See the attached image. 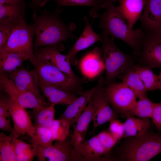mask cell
I'll return each mask as SVG.
<instances>
[{
	"instance_id": "obj_1",
	"label": "cell",
	"mask_w": 161,
	"mask_h": 161,
	"mask_svg": "<svg viewBox=\"0 0 161 161\" xmlns=\"http://www.w3.org/2000/svg\"><path fill=\"white\" fill-rule=\"evenodd\" d=\"M64 10L56 7L51 13L47 9H40L33 12L32 24L34 30L35 38L34 51L45 46L66 42L69 39L76 38L73 33L76 27L73 23L68 25L62 20L61 14Z\"/></svg>"
},
{
	"instance_id": "obj_2",
	"label": "cell",
	"mask_w": 161,
	"mask_h": 161,
	"mask_svg": "<svg viewBox=\"0 0 161 161\" xmlns=\"http://www.w3.org/2000/svg\"><path fill=\"white\" fill-rule=\"evenodd\" d=\"M106 10L99 15L98 26L102 32L112 39H119L132 49V53L139 56L145 39V33L141 27L131 29L119 9L118 6L110 2L106 6Z\"/></svg>"
},
{
	"instance_id": "obj_3",
	"label": "cell",
	"mask_w": 161,
	"mask_h": 161,
	"mask_svg": "<svg viewBox=\"0 0 161 161\" xmlns=\"http://www.w3.org/2000/svg\"><path fill=\"white\" fill-rule=\"evenodd\" d=\"M161 153V135L149 132L126 141L117 149L113 160L148 161Z\"/></svg>"
},
{
	"instance_id": "obj_4",
	"label": "cell",
	"mask_w": 161,
	"mask_h": 161,
	"mask_svg": "<svg viewBox=\"0 0 161 161\" xmlns=\"http://www.w3.org/2000/svg\"><path fill=\"white\" fill-rule=\"evenodd\" d=\"M101 50L103 58L106 76L104 86L113 82L119 76L133 68L138 56L132 53L126 54L120 50L109 35L102 32L101 34Z\"/></svg>"
},
{
	"instance_id": "obj_5",
	"label": "cell",
	"mask_w": 161,
	"mask_h": 161,
	"mask_svg": "<svg viewBox=\"0 0 161 161\" xmlns=\"http://www.w3.org/2000/svg\"><path fill=\"white\" fill-rule=\"evenodd\" d=\"M32 64V70L38 80L70 92L78 96L83 91L84 80L79 77L71 76L55 66L34 54Z\"/></svg>"
},
{
	"instance_id": "obj_6",
	"label": "cell",
	"mask_w": 161,
	"mask_h": 161,
	"mask_svg": "<svg viewBox=\"0 0 161 161\" xmlns=\"http://www.w3.org/2000/svg\"><path fill=\"white\" fill-rule=\"evenodd\" d=\"M34 30L31 23L21 24L13 30L0 52L19 53L27 56L32 63L35 57L33 49Z\"/></svg>"
},
{
	"instance_id": "obj_7",
	"label": "cell",
	"mask_w": 161,
	"mask_h": 161,
	"mask_svg": "<svg viewBox=\"0 0 161 161\" xmlns=\"http://www.w3.org/2000/svg\"><path fill=\"white\" fill-rule=\"evenodd\" d=\"M104 89L110 104L114 111L126 117L131 112L136 102L137 95L123 83L104 86Z\"/></svg>"
},
{
	"instance_id": "obj_8",
	"label": "cell",
	"mask_w": 161,
	"mask_h": 161,
	"mask_svg": "<svg viewBox=\"0 0 161 161\" xmlns=\"http://www.w3.org/2000/svg\"><path fill=\"white\" fill-rule=\"evenodd\" d=\"M35 156L39 161H83L67 138L56 141L52 145L44 147L33 144Z\"/></svg>"
},
{
	"instance_id": "obj_9",
	"label": "cell",
	"mask_w": 161,
	"mask_h": 161,
	"mask_svg": "<svg viewBox=\"0 0 161 161\" xmlns=\"http://www.w3.org/2000/svg\"><path fill=\"white\" fill-rule=\"evenodd\" d=\"M0 88L1 90L8 94L16 103L25 108L38 110L50 104L30 92L20 89L5 74H0Z\"/></svg>"
},
{
	"instance_id": "obj_10",
	"label": "cell",
	"mask_w": 161,
	"mask_h": 161,
	"mask_svg": "<svg viewBox=\"0 0 161 161\" xmlns=\"http://www.w3.org/2000/svg\"><path fill=\"white\" fill-rule=\"evenodd\" d=\"M137 60L141 65L151 68L161 67V34L154 32H145L140 54Z\"/></svg>"
},
{
	"instance_id": "obj_11",
	"label": "cell",
	"mask_w": 161,
	"mask_h": 161,
	"mask_svg": "<svg viewBox=\"0 0 161 161\" xmlns=\"http://www.w3.org/2000/svg\"><path fill=\"white\" fill-rule=\"evenodd\" d=\"M103 85L93 95L92 100L93 106L92 132H94L100 126L111 120L117 119L114 111L111 107Z\"/></svg>"
},
{
	"instance_id": "obj_12",
	"label": "cell",
	"mask_w": 161,
	"mask_h": 161,
	"mask_svg": "<svg viewBox=\"0 0 161 161\" xmlns=\"http://www.w3.org/2000/svg\"><path fill=\"white\" fill-rule=\"evenodd\" d=\"M104 80L103 77H101L95 86L83 91L74 101L68 105L63 114L58 118L67 120L71 127L72 126L77 122L93 95L104 85Z\"/></svg>"
},
{
	"instance_id": "obj_13",
	"label": "cell",
	"mask_w": 161,
	"mask_h": 161,
	"mask_svg": "<svg viewBox=\"0 0 161 161\" xmlns=\"http://www.w3.org/2000/svg\"><path fill=\"white\" fill-rule=\"evenodd\" d=\"M59 44L40 48L34 50V53L68 75L74 78L78 77L72 70L71 63L66 55L61 53L58 46Z\"/></svg>"
},
{
	"instance_id": "obj_14",
	"label": "cell",
	"mask_w": 161,
	"mask_h": 161,
	"mask_svg": "<svg viewBox=\"0 0 161 161\" xmlns=\"http://www.w3.org/2000/svg\"><path fill=\"white\" fill-rule=\"evenodd\" d=\"M79 68L87 79L92 80L100 75L105 69L101 49L95 47L84 55L80 61Z\"/></svg>"
},
{
	"instance_id": "obj_15",
	"label": "cell",
	"mask_w": 161,
	"mask_h": 161,
	"mask_svg": "<svg viewBox=\"0 0 161 161\" xmlns=\"http://www.w3.org/2000/svg\"><path fill=\"white\" fill-rule=\"evenodd\" d=\"M5 75L20 89L30 92L38 97L46 100L41 93L38 80L32 70L30 71L22 66Z\"/></svg>"
},
{
	"instance_id": "obj_16",
	"label": "cell",
	"mask_w": 161,
	"mask_h": 161,
	"mask_svg": "<svg viewBox=\"0 0 161 161\" xmlns=\"http://www.w3.org/2000/svg\"><path fill=\"white\" fill-rule=\"evenodd\" d=\"M83 19L85 25L83 32L66 55L71 64H75L77 63L76 55L77 53L89 47L97 42H101L102 41L101 34L96 33L92 29V24L94 20L90 23L87 17H84Z\"/></svg>"
},
{
	"instance_id": "obj_17",
	"label": "cell",
	"mask_w": 161,
	"mask_h": 161,
	"mask_svg": "<svg viewBox=\"0 0 161 161\" xmlns=\"http://www.w3.org/2000/svg\"><path fill=\"white\" fill-rule=\"evenodd\" d=\"M140 20L141 28L146 32L160 33L161 28V0H146Z\"/></svg>"
},
{
	"instance_id": "obj_18",
	"label": "cell",
	"mask_w": 161,
	"mask_h": 161,
	"mask_svg": "<svg viewBox=\"0 0 161 161\" xmlns=\"http://www.w3.org/2000/svg\"><path fill=\"white\" fill-rule=\"evenodd\" d=\"M25 108L16 103L10 96L9 112L14 123L16 133L20 134H27L30 137L35 128Z\"/></svg>"
},
{
	"instance_id": "obj_19",
	"label": "cell",
	"mask_w": 161,
	"mask_h": 161,
	"mask_svg": "<svg viewBox=\"0 0 161 161\" xmlns=\"http://www.w3.org/2000/svg\"><path fill=\"white\" fill-rule=\"evenodd\" d=\"M93 112L92 98L77 122L72 126L73 131L70 140L75 150L85 140L89 125L92 121Z\"/></svg>"
},
{
	"instance_id": "obj_20",
	"label": "cell",
	"mask_w": 161,
	"mask_h": 161,
	"mask_svg": "<svg viewBox=\"0 0 161 161\" xmlns=\"http://www.w3.org/2000/svg\"><path fill=\"white\" fill-rule=\"evenodd\" d=\"M76 150L83 161H107L103 156L107 153L96 135L83 141Z\"/></svg>"
},
{
	"instance_id": "obj_21",
	"label": "cell",
	"mask_w": 161,
	"mask_h": 161,
	"mask_svg": "<svg viewBox=\"0 0 161 161\" xmlns=\"http://www.w3.org/2000/svg\"><path fill=\"white\" fill-rule=\"evenodd\" d=\"M119 10L125 18L129 27L133 29L140 20L146 3V0H118Z\"/></svg>"
},
{
	"instance_id": "obj_22",
	"label": "cell",
	"mask_w": 161,
	"mask_h": 161,
	"mask_svg": "<svg viewBox=\"0 0 161 161\" xmlns=\"http://www.w3.org/2000/svg\"><path fill=\"white\" fill-rule=\"evenodd\" d=\"M38 82L39 87L44 96L50 104L68 105L78 97L74 94L57 87Z\"/></svg>"
},
{
	"instance_id": "obj_23",
	"label": "cell",
	"mask_w": 161,
	"mask_h": 161,
	"mask_svg": "<svg viewBox=\"0 0 161 161\" xmlns=\"http://www.w3.org/2000/svg\"><path fill=\"white\" fill-rule=\"evenodd\" d=\"M28 58L16 52H0V74H7L22 66Z\"/></svg>"
},
{
	"instance_id": "obj_24",
	"label": "cell",
	"mask_w": 161,
	"mask_h": 161,
	"mask_svg": "<svg viewBox=\"0 0 161 161\" xmlns=\"http://www.w3.org/2000/svg\"><path fill=\"white\" fill-rule=\"evenodd\" d=\"M126 118L124 123L125 137H140L148 132L151 125L147 118H137L131 115Z\"/></svg>"
},
{
	"instance_id": "obj_25",
	"label": "cell",
	"mask_w": 161,
	"mask_h": 161,
	"mask_svg": "<svg viewBox=\"0 0 161 161\" xmlns=\"http://www.w3.org/2000/svg\"><path fill=\"white\" fill-rule=\"evenodd\" d=\"M25 1L14 4H0V20L10 18L20 19L27 22Z\"/></svg>"
},
{
	"instance_id": "obj_26",
	"label": "cell",
	"mask_w": 161,
	"mask_h": 161,
	"mask_svg": "<svg viewBox=\"0 0 161 161\" xmlns=\"http://www.w3.org/2000/svg\"><path fill=\"white\" fill-rule=\"evenodd\" d=\"M134 70L138 75L147 91L158 89L160 82L159 76L155 74L151 68L145 65H135Z\"/></svg>"
},
{
	"instance_id": "obj_27",
	"label": "cell",
	"mask_w": 161,
	"mask_h": 161,
	"mask_svg": "<svg viewBox=\"0 0 161 161\" xmlns=\"http://www.w3.org/2000/svg\"><path fill=\"white\" fill-rule=\"evenodd\" d=\"M53 1L56 5V7L61 8L65 6H80L91 7L89 15L94 18L99 17L98 11L100 9V0H46L41 6L44 7L48 2Z\"/></svg>"
},
{
	"instance_id": "obj_28",
	"label": "cell",
	"mask_w": 161,
	"mask_h": 161,
	"mask_svg": "<svg viewBox=\"0 0 161 161\" xmlns=\"http://www.w3.org/2000/svg\"><path fill=\"white\" fill-rule=\"evenodd\" d=\"M12 134L7 136L3 132L0 133V161H16L13 137Z\"/></svg>"
},
{
	"instance_id": "obj_29",
	"label": "cell",
	"mask_w": 161,
	"mask_h": 161,
	"mask_svg": "<svg viewBox=\"0 0 161 161\" xmlns=\"http://www.w3.org/2000/svg\"><path fill=\"white\" fill-rule=\"evenodd\" d=\"M121 79L122 83L131 89L139 98L146 95L144 84L133 68L123 74Z\"/></svg>"
},
{
	"instance_id": "obj_30",
	"label": "cell",
	"mask_w": 161,
	"mask_h": 161,
	"mask_svg": "<svg viewBox=\"0 0 161 161\" xmlns=\"http://www.w3.org/2000/svg\"><path fill=\"white\" fill-rule=\"evenodd\" d=\"M55 105H49L38 110H33L35 126L49 128L55 119Z\"/></svg>"
},
{
	"instance_id": "obj_31",
	"label": "cell",
	"mask_w": 161,
	"mask_h": 161,
	"mask_svg": "<svg viewBox=\"0 0 161 161\" xmlns=\"http://www.w3.org/2000/svg\"><path fill=\"white\" fill-rule=\"evenodd\" d=\"M153 104L154 103L145 95L136 101L130 115L135 116L142 118L151 117Z\"/></svg>"
},
{
	"instance_id": "obj_32",
	"label": "cell",
	"mask_w": 161,
	"mask_h": 161,
	"mask_svg": "<svg viewBox=\"0 0 161 161\" xmlns=\"http://www.w3.org/2000/svg\"><path fill=\"white\" fill-rule=\"evenodd\" d=\"M32 143L44 147L52 145L54 140L49 128L36 126L32 134L30 137Z\"/></svg>"
},
{
	"instance_id": "obj_33",
	"label": "cell",
	"mask_w": 161,
	"mask_h": 161,
	"mask_svg": "<svg viewBox=\"0 0 161 161\" xmlns=\"http://www.w3.org/2000/svg\"><path fill=\"white\" fill-rule=\"evenodd\" d=\"M71 128L67 120L58 118L54 120L49 129L54 140L62 141L67 138Z\"/></svg>"
},
{
	"instance_id": "obj_34",
	"label": "cell",
	"mask_w": 161,
	"mask_h": 161,
	"mask_svg": "<svg viewBox=\"0 0 161 161\" xmlns=\"http://www.w3.org/2000/svg\"><path fill=\"white\" fill-rule=\"evenodd\" d=\"M24 23L27 22L13 18L0 20V49L5 45L13 30L19 24Z\"/></svg>"
},
{
	"instance_id": "obj_35",
	"label": "cell",
	"mask_w": 161,
	"mask_h": 161,
	"mask_svg": "<svg viewBox=\"0 0 161 161\" xmlns=\"http://www.w3.org/2000/svg\"><path fill=\"white\" fill-rule=\"evenodd\" d=\"M96 135L107 154L118 141L109 131H103Z\"/></svg>"
},
{
	"instance_id": "obj_36",
	"label": "cell",
	"mask_w": 161,
	"mask_h": 161,
	"mask_svg": "<svg viewBox=\"0 0 161 161\" xmlns=\"http://www.w3.org/2000/svg\"><path fill=\"white\" fill-rule=\"evenodd\" d=\"M109 131L118 141L124 135V123L114 119L109 121Z\"/></svg>"
},
{
	"instance_id": "obj_37",
	"label": "cell",
	"mask_w": 161,
	"mask_h": 161,
	"mask_svg": "<svg viewBox=\"0 0 161 161\" xmlns=\"http://www.w3.org/2000/svg\"><path fill=\"white\" fill-rule=\"evenodd\" d=\"M151 118L158 131H161V101L154 103Z\"/></svg>"
},
{
	"instance_id": "obj_38",
	"label": "cell",
	"mask_w": 161,
	"mask_h": 161,
	"mask_svg": "<svg viewBox=\"0 0 161 161\" xmlns=\"http://www.w3.org/2000/svg\"><path fill=\"white\" fill-rule=\"evenodd\" d=\"M15 151L16 156L32 148L33 144L27 143L21 140H20L15 136L13 137Z\"/></svg>"
},
{
	"instance_id": "obj_39",
	"label": "cell",
	"mask_w": 161,
	"mask_h": 161,
	"mask_svg": "<svg viewBox=\"0 0 161 161\" xmlns=\"http://www.w3.org/2000/svg\"><path fill=\"white\" fill-rule=\"evenodd\" d=\"M9 98L10 96L8 94H7V96L1 95L0 97V117H7L10 115L9 112Z\"/></svg>"
},
{
	"instance_id": "obj_40",
	"label": "cell",
	"mask_w": 161,
	"mask_h": 161,
	"mask_svg": "<svg viewBox=\"0 0 161 161\" xmlns=\"http://www.w3.org/2000/svg\"><path fill=\"white\" fill-rule=\"evenodd\" d=\"M0 129L3 131L8 132L14 135L18 138L20 136L15 131L14 128L11 125L10 119H7V117H0Z\"/></svg>"
},
{
	"instance_id": "obj_41",
	"label": "cell",
	"mask_w": 161,
	"mask_h": 161,
	"mask_svg": "<svg viewBox=\"0 0 161 161\" xmlns=\"http://www.w3.org/2000/svg\"><path fill=\"white\" fill-rule=\"evenodd\" d=\"M35 156L32 148L16 156V161H30Z\"/></svg>"
},
{
	"instance_id": "obj_42",
	"label": "cell",
	"mask_w": 161,
	"mask_h": 161,
	"mask_svg": "<svg viewBox=\"0 0 161 161\" xmlns=\"http://www.w3.org/2000/svg\"><path fill=\"white\" fill-rule=\"evenodd\" d=\"M46 0H31L29 4V6L33 10V12H35L41 8V5Z\"/></svg>"
},
{
	"instance_id": "obj_43",
	"label": "cell",
	"mask_w": 161,
	"mask_h": 161,
	"mask_svg": "<svg viewBox=\"0 0 161 161\" xmlns=\"http://www.w3.org/2000/svg\"><path fill=\"white\" fill-rule=\"evenodd\" d=\"M118 0H100L99 6L101 9L105 8L106 5L110 2H117Z\"/></svg>"
},
{
	"instance_id": "obj_44",
	"label": "cell",
	"mask_w": 161,
	"mask_h": 161,
	"mask_svg": "<svg viewBox=\"0 0 161 161\" xmlns=\"http://www.w3.org/2000/svg\"><path fill=\"white\" fill-rule=\"evenodd\" d=\"M25 0H0V4L3 3L14 4Z\"/></svg>"
},
{
	"instance_id": "obj_45",
	"label": "cell",
	"mask_w": 161,
	"mask_h": 161,
	"mask_svg": "<svg viewBox=\"0 0 161 161\" xmlns=\"http://www.w3.org/2000/svg\"><path fill=\"white\" fill-rule=\"evenodd\" d=\"M159 77L160 81L161 83V71L160 72V74L159 75Z\"/></svg>"
},
{
	"instance_id": "obj_46",
	"label": "cell",
	"mask_w": 161,
	"mask_h": 161,
	"mask_svg": "<svg viewBox=\"0 0 161 161\" xmlns=\"http://www.w3.org/2000/svg\"><path fill=\"white\" fill-rule=\"evenodd\" d=\"M158 89L161 90V83L160 82L159 84Z\"/></svg>"
},
{
	"instance_id": "obj_47",
	"label": "cell",
	"mask_w": 161,
	"mask_h": 161,
	"mask_svg": "<svg viewBox=\"0 0 161 161\" xmlns=\"http://www.w3.org/2000/svg\"><path fill=\"white\" fill-rule=\"evenodd\" d=\"M160 33L161 34V28L160 30Z\"/></svg>"
}]
</instances>
